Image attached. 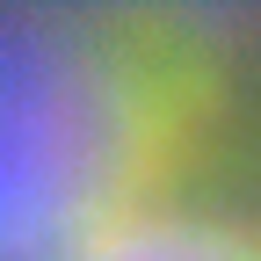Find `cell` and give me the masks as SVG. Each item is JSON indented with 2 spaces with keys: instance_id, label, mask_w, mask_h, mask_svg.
Returning a JSON list of instances; mask_svg holds the SVG:
<instances>
[{
  "instance_id": "obj_1",
  "label": "cell",
  "mask_w": 261,
  "mask_h": 261,
  "mask_svg": "<svg viewBox=\"0 0 261 261\" xmlns=\"http://www.w3.org/2000/svg\"><path fill=\"white\" fill-rule=\"evenodd\" d=\"M261 15L0 0V261H94L240 167Z\"/></svg>"
},
{
  "instance_id": "obj_2",
  "label": "cell",
  "mask_w": 261,
  "mask_h": 261,
  "mask_svg": "<svg viewBox=\"0 0 261 261\" xmlns=\"http://www.w3.org/2000/svg\"><path fill=\"white\" fill-rule=\"evenodd\" d=\"M94 261H261V225L240 218L218 189H196L123 225Z\"/></svg>"
}]
</instances>
